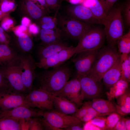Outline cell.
Here are the masks:
<instances>
[{
	"label": "cell",
	"mask_w": 130,
	"mask_h": 130,
	"mask_svg": "<svg viewBox=\"0 0 130 130\" xmlns=\"http://www.w3.org/2000/svg\"><path fill=\"white\" fill-rule=\"evenodd\" d=\"M71 71L69 66L62 65L43 72L37 76L39 87L52 95L58 92L69 80Z\"/></svg>",
	"instance_id": "cell-1"
},
{
	"label": "cell",
	"mask_w": 130,
	"mask_h": 130,
	"mask_svg": "<svg viewBox=\"0 0 130 130\" xmlns=\"http://www.w3.org/2000/svg\"><path fill=\"white\" fill-rule=\"evenodd\" d=\"M122 5L113 6L110 10L102 24L105 39L109 45L115 47L118 40L123 35L124 22L121 14Z\"/></svg>",
	"instance_id": "cell-2"
},
{
	"label": "cell",
	"mask_w": 130,
	"mask_h": 130,
	"mask_svg": "<svg viewBox=\"0 0 130 130\" xmlns=\"http://www.w3.org/2000/svg\"><path fill=\"white\" fill-rule=\"evenodd\" d=\"M120 54L116 48L108 45L100 49L88 75L99 82L104 73L116 62Z\"/></svg>",
	"instance_id": "cell-3"
},
{
	"label": "cell",
	"mask_w": 130,
	"mask_h": 130,
	"mask_svg": "<svg viewBox=\"0 0 130 130\" xmlns=\"http://www.w3.org/2000/svg\"><path fill=\"white\" fill-rule=\"evenodd\" d=\"M105 36L104 29L99 26L91 25L78 40L75 47V54L86 51L99 49L102 47Z\"/></svg>",
	"instance_id": "cell-4"
},
{
	"label": "cell",
	"mask_w": 130,
	"mask_h": 130,
	"mask_svg": "<svg viewBox=\"0 0 130 130\" xmlns=\"http://www.w3.org/2000/svg\"><path fill=\"white\" fill-rule=\"evenodd\" d=\"M56 13L57 28L63 36L71 39L79 40L91 25L71 18L64 13H59L58 10Z\"/></svg>",
	"instance_id": "cell-5"
},
{
	"label": "cell",
	"mask_w": 130,
	"mask_h": 130,
	"mask_svg": "<svg viewBox=\"0 0 130 130\" xmlns=\"http://www.w3.org/2000/svg\"><path fill=\"white\" fill-rule=\"evenodd\" d=\"M0 69L13 90L21 93L26 90L22 79L19 55L17 58L7 65L0 66Z\"/></svg>",
	"instance_id": "cell-6"
},
{
	"label": "cell",
	"mask_w": 130,
	"mask_h": 130,
	"mask_svg": "<svg viewBox=\"0 0 130 130\" xmlns=\"http://www.w3.org/2000/svg\"><path fill=\"white\" fill-rule=\"evenodd\" d=\"M53 96L39 87L32 90L26 96L25 106L37 108L42 111L54 110L52 101Z\"/></svg>",
	"instance_id": "cell-7"
},
{
	"label": "cell",
	"mask_w": 130,
	"mask_h": 130,
	"mask_svg": "<svg viewBox=\"0 0 130 130\" xmlns=\"http://www.w3.org/2000/svg\"><path fill=\"white\" fill-rule=\"evenodd\" d=\"M40 116L53 126L61 130L74 125H83V122L77 118L60 113L54 109L41 110Z\"/></svg>",
	"instance_id": "cell-8"
},
{
	"label": "cell",
	"mask_w": 130,
	"mask_h": 130,
	"mask_svg": "<svg viewBox=\"0 0 130 130\" xmlns=\"http://www.w3.org/2000/svg\"><path fill=\"white\" fill-rule=\"evenodd\" d=\"M22 80L26 89L30 92L32 89L33 83L35 77L36 62L32 55L27 54L19 55Z\"/></svg>",
	"instance_id": "cell-9"
},
{
	"label": "cell",
	"mask_w": 130,
	"mask_h": 130,
	"mask_svg": "<svg viewBox=\"0 0 130 130\" xmlns=\"http://www.w3.org/2000/svg\"><path fill=\"white\" fill-rule=\"evenodd\" d=\"M99 49L83 51L75 54L77 56L72 62L77 74L88 75L89 74Z\"/></svg>",
	"instance_id": "cell-10"
},
{
	"label": "cell",
	"mask_w": 130,
	"mask_h": 130,
	"mask_svg": "<svg viewBox=\"0 0 130 130\" xmlns=\"http://www.w3.org/2000/svg\"><path fill=\"white\" fill-rule=\"evenodd\" d=\"M75 47L68 46L59 52L36 62V67L47 70L59 66L75 54Z\"/></svg>",
	"instance_id": "cell-11"
},
{
	"label": "cell",
	"mask_w": 130,
	"mask_h": 130,
	"mask_svg": "<svg viewBox=\"0 0 130 130\" xmlns=\"http://www.w3.org/2000/svg\"><path fill=\"white\" fill-rule=\"evenodd\" d=\"M77 78L80 83V98L82 101L92 100L100 97L102 90L99 82L88 75L77 74Z\"/></svg>",
	"instance_id": "cell-12"
},
{
	"label": "cell",
	"mask_w": 130,
	"mask_h": 130,
	"mask_svg": "<svg viewBox=\"0 0 130 130\" xmlns=\"http://www.w3.org/2000/svg\"><path fill=\"white\" fill-rule=\"evenodd\" d=\"M26 96L22 93L14 91L10 87L0 88V110H9L25 106Z\"/></svg>",
	"instance_id": "cell-13"
},
{
	"label": "cell",
	"mask_w": 130,
	"mask_h": 130,
	"mask_svg": "<svg viewBox=\"0 0 130 130\" xmlns=\"http://www.w3.org/2000/svg\"><path fill=\"white\" fill-rule=\"evenodd\" d=\"M64 13L69 17L86 24H101L90 10L81 4L70 5L65 8Z\"/></svg>",
	"instance_id": "cell-14"
},
{
	"label": "cell",
	"mask_w": 130,
	"mask_h": 130,
	"mask_svg": "<svg viewBox=\"0 0 130 130\" xmlns=\"http://www.w3.org/2000/svg\"><path fill=\"white\" fill-rule=\"evenodd\" d=\"M81 88L77 78L68 81L62 89L52 95L64 97L75 103L78 106L82 104L80 98Z\"/></svg>",
	"instance_id": "cell-15"
},
{
	"label": "cell",
	"mask_w": 130,
	"mask_h": 130,
	"mask_svg": "<svg viewBox=\"0 0 130 130\" xmlns=\"http://www.w3.org/2000/svg\"><path fill=\"white\" fill-rule=\"evenodd\" d=\"M40 115V110L37 111L23 105L9 110H0V118L9 117L27 120L32 117H39Z\"/></svg>",
	"instance_id": "cell-16"
},
{
	"label": "cell",
	"mask_w": 130,
	"mask_h": 130,
	"mask_svg": "<svg viewBox=\"0 0 130 130\" xmlns=\"http://www.w3.org/2000/svg\"><path fill=\"white\" fill-rule=\"evenodd\" d=\"M52 103L55 110L66 115H72L78 109L75 103L62 97L53 96Z\"/></svg>",
	"instance_id": "cell-17"
},
{
	"label": "cell",
	"mask_w": 130,
	"mask_h": 130,
	"mask_svg": "<svg viewBox=\"0 0 130 130\" xmlns=\"http://www.w3.org/2000/svg\"><path fill=\"white\" fill-rule=\"evenodd\" d=\"M81 4L88 8L102 24L108 13L99 0H84Z\"/></svg>",
	"instance_id": "cell-18"
},
{
	"label": "cell",
	"mask_w": 130,
	"mask_h": 130,
	"mask_svg": "<svg viewBox=\"0 0 130 130\" xmlns=\"http://www.w3.org/2000/svg\"><path fill=\"white\" fill-rule=\"evenodd\" d=\"M90 105L103 116H108L113 112H117L115 105L111 101L98 98L88 101Z\"/></svg>",
	"instance_id": "cell-19"
},
{
	"label": "cell",
	"mask_w": 130,
	"mask_h": 130,
	"mask_svg": "<svg viewBox=\"0 0 130 130\" xmlns=\"http://www.w3.org/2000/svg\"><path fill=\"white\" fill-rule=\"evenodd\" d=\"M121 76L120 56L114 64L104 73L102 79L104 84L108 87H110L120 79Z\"/></svg>",
	"instance_id": "cell-20"
},
{
	"label": "cell",
	"mask_w": 130,
	"mask_h": 130,
	"mask_svg": "<svg viewBox=\"0 0 130 130\" xmlns=\"http://www.w3.org/2000/svg\"><path fill=\"white\" fill-rule=\"evenodd\" d=\"M68 46L67 44L62 39L42 46L38 51L39 60L50 56Z\"/></svg>",
	"instance_id": "cell-21"
},
{
	"label": "cell",
	"mask_w": 130,
	"mask_h": 130,
	"mask_svg": "<svg viewBox=\"0 0 130 130\" xmlns=\"http://www.w3.org/2000/svg\"><path fill=\"white\" fill-rule=\"evenodd\" d=\"M21 9L33 20L38 21L46 11L43 9L30 0H22L21 3Z\"/></svg>",
	"instance_id": "cell-22"
},
{
	"label": "cell",
	"mask_w": 130,
	"mask_h": 130,
	"mask_svg": "<svg viewBox=\"0 0 130 130\" xmlns=\"http://www.w3.org/2000/svg\"><path fill=\"white\" fill-rule=\"evenodd\" d=\"M39 33L42 46L62 39L63 36L61 31L58 28L54 29L41 28Z\"/></svg>",
	"instance_id": "cell-23"
},
{
	"label": "cell",
	"mask_w": 130,
	"mask_h": 130,
	"mask_svg": "<svg viewBox=\"0 0 130 130\" xmlns=\"http://www.w3.org/2000/svg\"><path fill=\"white\" fill-rule=\"evenodd\" d=\"M116 112L122 116L130 113V92L128 88L122 95L116 98Z\"/></svg>",
	"instance_id": "cell-24"
},
{
	"label": "cell",
	"mask_w": 130,
	"mask_h": 130,
	"mask_svg": "<svg viewBox=\"0 0 130 130\" xmlns=\"http://www.w3.org/2000/svg\"><path fill=\"white\" fill-rule=\"evenodd\" d=\"M19 55L8 45L0 43V65H5L16 58Z\"/></svg>",
	"instance_id": "cell-25"
},
{
	"label": "cell",
	"mask_w": 130,
	"mask_h": 130,
	"mask_svg": "<svg viewBox=\"0 0 130 130\" xmlns=\"http://www.w3.org/2000/svg\"><path fill=\"white\" fill-rule=\"evenodd\" d=\"M128 83L123 80L120 79L110 87L109 91L106 93L108 100L112 101L124 93L128 88Z\"/></svg>",
	"instance_id": "cell-26"
},
{
	"label": "cell",
	"mask_w": 130,
	"mask_h": 130,
	"mask_svg": "<svg viewBox=\"0 0 130 130\" xmlns=\"http://www.w3.org/2000/svg\"><path fill=\"white\" fill-rule=\"evenodd\" d=\"M129 54H120L121 76L120 79L128 83L130 81V56Z\"/></svg>",
	"instance_id": "cell-27"
},
{
	"label": "cell",
	"mask_w": 130,
	"mask_h": 130,
	"mask_svg": "<svg viewBox=\"0 0 130 130\" xmlns=\"http://www.w3.org/2000/svg\"><path fill=\"white\" fill-rule=\"evenodd\" d=\"M22 130L20 119L9 117L0 118V130Z\"/></svg>",
	"instance_id": "cell-28"
},
{
	"label": "cell",
	"mask_w": 130,
	"mask_h": 130,
	"mask_svg": "<svg viewBox=\"0 0 130 130\" xmlns=\"http://www.w3.org/2000/svg\"><path fill=\"white\" fill-rule=\"evenodd\" d=\"M17 41L20 50L23 54L30 52L33 46L32 41L26 34L22 32L18 36Z\"/></svg>",
	"instance_id": "cell-29"
},
{
	"label": "cell",
	"mask_w": 130,
	"mask_h": 130,
	"mask_svg": "<svg viewBox=\"0 0 130 130\" xmlns=\"http://www.w3.org/2000/svg\"><path fill=\"white\" fill-rule=\"evenodd\" d=\"M118 51L120 54H129L130 52V30L118 40L117 43Z\"/></svg>",
	"instance_id": "cell-30"
},
{
	"label": "cell",
	"mask_w": 130,
	"mask_h": 130,
	"mask_svg": "<svg viewBox=\"0 0 130 130\" xmlns=\"http://www.w3.org/2000/svg\"><path fill=\"white\" fill-rule=\"evenodd\" d=\"M38 21L41 28L54 29L57 28L56 14L53 16L45 15Z\"/></svg>",
	"instance_id": "cell-31"
},
{
	"label": "cell",
	"mask_w": 130,
	"mask_h": 130,
	"mask_svg": "<svg viewBox=\"0 0 130 130\" xmlns=\"http://www.w3.org/2000/svg\"><path fill=\"white\" fill-rule=\"evenodd\" d=\"M106 118L105 124L107 130H113L122 116L117 112H113Z\"/></svg>",
	"instance_id": "cell-32"
},
{
	"label": "cell",
	"mask_w": 130,
	"mask_h": 130,
	"mask_svg": "<svg viewBox=\"0 0 130 130\" xmlns=\"http://www.w3.org/2000/svg\"><path fill=\"white\" fill-rule=\"evenodd\" d=\"M121 14L122 18L126 25L130 26V0L122 5Z\"/></svg>",
	"instance_id": "cell-33"
},
{
	"label": "cell",
	"mask_w": 130,
	"mask_h": 130,
	"mask_svg": "<svg viewBox=\"0 0 130 130\" xmlns=\"http://www.w3.org/2000/svg\"><path fill=\"white\" fill-rule=\"evenodd\" d=\"M16 5L13 0H0V10L2 12L7 13L9 12L14 9Z\"/></svg>",
	"instance_id": "cell-34"
},
{
	"label": "cell",
	"mask_w": 130,
	"mask_h": 130,
	"mask_svg": "<svg viewBox=\"0 0 130 130\" xmlns=\"http://www.w3.org/2000/svg\"><path fill=\"white\" fill-rule=\"evenodd\" d=\"M87 111L86 114L80 120L82 122H86L89 121L96 117L103 116L92 108L89 104L88 102Z\"/></svg>",
	"instance_id": "cell-35"
},
{
	"label": "cell",
	"mask_w": 130,
	"mask_h": 130,
	"mask_svg": "<svg viewBox=\"0 0 130 130\" xmlns=\"http://www.w3.org/2000/svg\"><path fill=\"white\" fill-rule=\"evenodd\" d=\"M27 125L29 130H44L39 117L31 118L26 120Z\"/></svg>",
	"instance_id": "cell-36"
},
{
	"label": "cell",
	"mask_w": 130,
	"mask_h": 130,
	"mask_svg": "<svg viewBox=\"0 0 130 130\" xmlns=\"http://www.w3.org/2000/svg\"><path fill=\"white\" fill-rule=\"evenodd\" d=\"M102 116L96 117L90 121L94 125L99 128L100 130H107L105 124L106 118Z\"/></svg>",
	"instance_id": "cell-37"
},
{
	"label": "cell",
	"mask_w": 130,
	"mask_h": 130,
	"mask_svg": "<svg viewBox=\"0 0 130 130\" xmlns=\"http://www.w3.org/2000/svg\"><path fill=\"white\" fill-rule=\"evenodd\" d=\"M88 105V101L85 102L82 104L80 108L78 109L77 111L71 115L80 120L87 113Z\"/></svg>",
	"instance_id": "cell-38"
},
{
	"label": "cell",
	"mask_w": 130,
	"mask_h": 130,
	"mask_svg": "<svg viewBox=\"0 0 130 130\" xmlns=\"http://www.w3.org/2000/svg\"><path fill=\"white\" fill-rule=\"evenodd\" d=\"M50 11L58 10L61 1L60 0H45Z\"/></svg>",
	"instance_id": "cell-39"
},
{
	"label": "cell",
	"mask_w": 130,
	"mask_h": 130,
	"mask_svg": "<svg viewBox=\"0 0 130 130\" xmlns=\"http://www.w3.org/2000/svg\"><path fill=\"white\" fill-rule=\"evenodd\" d=\"M0 26L4 31H7L13 23V20L8 17L7 15L4 16L1 20Z\"/></svg>",
	"instance_id": "cell-40"
},
{
	"label": "cell",
	"mask_w": 130,
	"mask_h": 130,
	"mask_svg": "<svg viewBox=\"0 0 130 130\" xmlns=\"http://www.w3.org/2000/svg\"><path fill=\"white\" fill-rule=\"evenodd\" d=\"M39 118L44 130H61L53 126L43 117Z\"/></svg>",
	"instance_id": "cell-41"
},
{
	"label": "cell",
	"mask_w": 130,
	"mask_h": 130,
	"mask_svg": "<svg viewBox=\"0 0 130 130\" xmlns=\"http://www.w3.org/2000/svg\"><path fill=\"white\" fill-rule=\"evenodd\" d=\"M105 8L108 13L117 0H99Z\"/></svg>",
	"instance_id": "cell-42"
},
{
	"label": "cell",
	"mask_w": 130,
	"mask_h": 130,
	"mask_svg": "<svg viewBox=\"0 0 130 130\" xmlns=\"http://www.w3.org/2000/svg\"><path fill=\"white\" fill-rule=\"evenodd\" d=\"M113 130H126L123 116H121L114 128Z\"/></svg>",
	"instance_id": "cell-43"
},
{
	"label": "cell",
	"mask_w": 130,
	"mask_h": 130,
	"mask_svg": "<svg viewBox=\"0 0 130 130\" xmlns=\"http://www.w3.org/2000/svg\"><path fill=\"white\" fill-rule=\"evenodd\" d=\"M34 3L47 12L50 11L47 6L45 0H30Z\"/></svg>",
	"instance_id": "cell-44"
},
{
	"label": "cell",
	"mask_w": 130,
	"mask_h": 130,
	"mask_svg": "<svg viewBox=\"0 0 130 130\" xmlns=\"http://www.w3.org/2000/svg\"><path fill=\"white\" fill-rule=\"evenodd\" d=\"M6 87H10V86L8 81L4 77L0 69V88Z\"/></svg>",
	"instance_id": "cell-45"
},
{
	"label": "cell",
	"mask_w": 130,
	"mask_h": 130,
	"mask_svg": "<svg viewBox=\"0 0 130 130\" xmlns=\"http://www.w3.org/2000/svg\"><path fill=\"white\" fill-rule=\"evenodd\" d=\"M83 129L84 130H100L99 128L91 123L90 121L85 122V124L83 126Z\"/></svg>",
	"instance_id": "cell-46"
},
{
	"label": "cell",
	"mask_w": 130,
	"mask_h": 130,
	"mask_svg": "<svg viewBox=\"0 0 130 130\" xmlns=\"http://www.w3.org/2000/svg\"><path fill=\"white\" fill-rule=\"evenodd\" d=\"M29 29L30 32L34 34H38L39 33V30L38 27L34 24H30Z\"/></svg>",
	"instance_id": "cell-47"
},
{
	"label": "cell",
	"mask_w": 130,
	"mask_h": 130,
	"mask_svg": "<svg viewBox=\"0 0 130 130\" xmlns=\"http://www.w3.org/2000/svg\"><path fill=\"white\" fill-rule=\"evenodd\" d=\"M27 27L21 25L17 27L14 30L15 34L18 36L20 34L26 30Z\"/></svg>",
	"instance_id": "cell-48"
},
{
	"label": "cell",
	"mask_w": 130,
	"mask_h": 130,
	"mask_svg": "<svg viewBox=\"0 0 130 130\" xmlns=\"http://www.w3.org/2000/svg\"><path fill=\"white\" fill-rule=\"evenodd\" d=\"M63 130H84L83 125H75L64 128Z\"/></svg>",
	"instance_id": "cell-49"
},
{
	"label": "cell",
	"mask_w": 130,
	"mask_h": 130,
	"mask_svg": "<svg viewBox=\"0 0 130 130\" xmlns=\"http://www.w3.org/2000/svg\"><path fill=\"white\" fill-rule=\"evenodd\" d=\"M30 20L29 18L26 17H24L22 18L21 25L27 27L30 25Z\"/></svg>",
	"instance_id": "cell-50"
},
{
	"label": "cell",
	"mask_w": 130,
	"mask_h": 130,
	"mask_svg": "<svg viewBox=\"0 0 130 130\" xmlns=\"http://www.w3.org/2000/svg\"><path fill=\"white\" fill-rule=\"evenodd\" d=\"M124 123L126 130H130V119L129 117H124Z\"/></svg>",
	"instance_id": "cell-51"
},
{
	"label": "cell",
	"mask_w": 130,
	"mask_h": 130,
	"mask_svg": "<svg viewBox=\"0 0 130 130\" xmlns=\"http://www.w3.org/2000/svg\"><path fill=\"white\" fill-rule=\"evenodd\" d=\"M72 4H81L84 0H68Z\"/></svg>",
	"instance_id": "cell-52"
},
{
	"label": "cell",
	"mask_w": 130,
	"mask_h": 130,
	"mask_svg": "<svg viewBox=\"0 0 130 130\" xmlns=\"http://www.w3.org/2000/svg\"><path fill=\"white\" fill-rule=\"evenodd\" d=\"M7 13L2 12L0 10V21L1 20L2 18L5 16L7 15Z\"/></svg>",
	"instance_id": "cell-53"
},
{
	"label": "cell",
	"mask_w": 130,
	"mask_h": 130,
	"mask_svg": "<svg viewBox=\"0 0 130 130\" xmlns=\"http://www.w3.org/2000/svg\"><path fill=\"white\" fill-rule=\"evenodd\" d=\"M61 0L62 1V0Z\"/></svg>",
	"instance_id": "cell-54"
}]
</instances>
